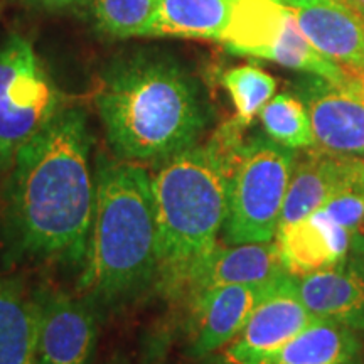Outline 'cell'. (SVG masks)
<instances>
[{
    "label": "cell",
    "mask_w": 364,
    "mask_h": 364,
    "mask_svg": "<svg viewBox=\"0 0 364 364\" xmlns=\"http://www.w3.org/2000/svg\"><path fill=\"white\" fill-rule=\"evenodd\" d=\"M361 353L356 332L329 318H314L263 364H356Z\"/></svg>",
    "instance_id": "obj_16"
},
{
    "label": "cell",
    "mask_w": 364,
    "mask_h": 364,
    "mask_svg": "<svg viewBox=\"0 0 364 364\" xmlns=\"http://www.w3.org/2000/svg\"><path fill=\"white\" fill-rule=\"evenodd\" d=\"M299 93L311 117L317 149L364 157V88L353 76L334 83L311 75L300 83Z\"/></svg>",
    "instance_id": "obj_9"
},
{
    "label": "cell",
    "mask_w": 364,
    "mask_h": 364,
    "mask_svg": "<svg viewBox=\"0 0 364 364\" xmlns=\"http://www.w3.org/2000/svg\"><path fill=\"white\" fill-rule=\"evenodd\" d=\"M39 299V364H91L98 324L88 299L66 292H43Z\"/></svg>",
    "instance_id": "obj_10"
},
{
    "label": "cell",
    "mask_w": 364,
    "mask_h": 364,
    "mask_svg": "<svg viewBox=\"0 0 364 364\" xmlns=\"http://www.w3.org/2000/svg\"><path fill=\"white\" fill-rule=\"evenodd\" d=\"M223 85L233 102L236 112L233 122L241 130L253 124L277 90L275 78L255 65L231 68L223 76Z\"/></svg>",
    "instance_id": "obj_21"
},
{
    "label": "cell",
    "mask_w": 364,
    "mask_h": 364,
    "mask_svg": "<svg viewBox=\"0 0 364 364\" xmlns=\"http://www.w3.org/2000/svg\"><path fill=\"white\" fill-rule=\"evenodd\" d=\"M26 364H39V363H38V359H36V356H34L33 359H29V361H27Z\"/></svg>",
    "instance_id": "obj_27"
},
{
    "label": "cell",
    "mask_w": 364,
    "mask_h": 364,
    "mask_svg": "<svg viewBox=\"0 0 364 364\" xmlns=\"http://www.w3.org/2000/svg\"><path fill=\"white\" fill-rule=\"evenodd\" d=\"M108 364H127L125 361H124V359H122L120 356H115V358H113L112 359V361L110 363H108Z\"/></svg>",
    "instance_id": "obj_26"
},
{
    "label": "cell",
    "mask_w": 364,
    "mask_h": 364,
    "mask_svg": "<svg viewBox=\"0 0 364 364\" xmlns=\"http://www.w3.org/2000/svg\"><path fill=\"white\" fill-rule=\"evenodd\" d=\"M309 43L348 75L364 71V16L348 0L289 2Z\"/></svg>",
    "instance_id": "obj_12"
},
{
    "label": "cell",
    "mask_w": 364,
    "mask_h": 364,
    "mask_svg": "<svg viewBox=\"0 0 364 364\" xmlns=\"http://www.w3.org/2000/svg\"><path fill=\"white\" fill-rule=\"evenodd\" d=\"M321 211L349 233H358L364 226V189H348L327 201Z\"/></svg>",
    "instance_id": "obj_22"
},
{
    "label": "cell",
    "mask_w": 364,
    "mask_h": 364,
    "mask_svg": "<svg viewBox=\"0 0 364 364\" xmlns=\"http://www.w3.org/2000/svg\"><path fill=\"white\" fill-rule=\"evenodd\" d=\"M220 43L238 56L267 59L334 83L349 80L343 68L309 43L295 11L285 0H233Z\"/></svg>",
    "instance_id": "obj_7"
},
{
    "label": "cell",
    "mask_w": 364,
    "mask_h": 364,
    "mask_svg": "<svg viewBox=\"0 0 364 364\" xmlns=\"http://www.w3.org/2000/svg\"><path fill=\"white\" fill-rule=\"evenodd\" d=\"M61 108V93L33 44L24 36L9 34L0 43V179Z\"/></svg>",
    "instance_id": "obj_6"
},
{
    "label": "cell",
    "mask_w": 364,
    "mask_h": 364,
    "mask_svg": "<svg viewBox=\"0 0 364 364\" xmlns=\"http://www.w3.org/2000/svg\"><path fill=\"white\" fill-rule=\"evenodd\" d=\"M161 0H91V16L100 33L113 38H147Z\"/></svg>",
    "instance_id": "obj_20"
},
{
    "label": "cell",
    "mask_w": 364,
    "mask_h": 364,
    "mask_svg": "<svg viewBox=\"0 0 364 364\" xmlns=\"http://www.w3.org/2000/svg\"><path fill=\"white\" fill-rule=\"evenodd\" d=\"M295 290V277L285 275L258 304L238 336L220 349V364H263L314 321Z\"/></svg>",
    "instance_id": "obj_8"
},
{
    "label": "cell",
    "mask_w": 364,
    "mask_h": 364,
    "mask_svg": "<svg viewBox=\"0 0 364 364\" xmlns=\"http://www.w3.org/2000/svg\"><path fill=\"white\" fill-rule=\"evenodd\" d=\"M275 238L287 272L304 277L339 267L349 250L351 233L318 209L304 220L279 228Z\"/></svg>",
    "instance_id": "obj_14"
},
{
    "label": "cell",
    "mask_w": 364,
    "mask_h": 364,
    "mask_svg": "<svg viewBox=\"0 0 364 364\" xmlns=\"http://www.w3.org/2000/svg\"><path fill=\"white\" fill-rule=\"evenodd\" d=\"M294 164L292 149L270 139L241 145L228 184V243H265L275 238Z\"/></svg>",
    "instance_id": "obj_5"
},
{
    "label": "cell",
    "mask_w": 364,
    "mask_h": 364,
    "mask_svg": "<svg viewBox=\"0 0 364 364\" xmlns=\"http://www.w3.org/2000/svg\"><path fill=\"white\" fill-rule=\"evenodd\" d=\"M22 6L41 12H65L88 6L91 0H17Z\"/></svg>",
    "instance_id": "obj_23"
},
{
    "label": "cell",
    "mask_w": 364,
    "mask_h": 364,
    "mask_svg": "<svg viewBox=\"0 0 364 364\" xmlns=\"http://www.w3.org/2000/svg\"><path fill=\"white\" fill-rule=\"evenodd\" d=\"M285 275L290 273L272 241L216 248L196 273L188 295L193 300L226 285H268Z\"/></svg>",
    "instance_id": "obj_13"
},
{
    "label": "cell",
    "mask_w": 364,
    "mask_h": 364,
    "mask_svg": "<svg viewBox=\"0 0 364 364\" xmlns=\"http://www.w3.org/2000/svg\"><path fill=\"white\" fill-rule=\"evenodd\" d=\"M39 299L16 279H0V364H26L36 356Z\"/></svg>",
    "instance_id": "obj_17"
},
{
    "label": "cell",
    "mask_w": 364,
    "mask_h": 364,
    "mask_svg": "<svg viewBox=\"0 0 364 364\" xmlns=\"http://www.w3.org/2000/svg\"><path fill=\"white\" fill-rule=\"evenodd\" d=\"M348 2H349V4H353V6L356 7L358 11L361 12L363 16H364V0H348Z\"/></svg>",
    "instance_id": "obj_24"
},
{
    "label": "cell",
    "mask_w": 364,
    "mask_h": 364,
    "mask_svg": "<svg viewBox=\"0 0 364 364\" xmlns=\"http://www.w3.org/2000/svg\"><path fill=\"white\" fill-rule=\"evenodd\" d=\"M95 103L113 154L130 162L167 161L198 144L209 124L199 81L159 53L117 59L103 73Z\"/></svg>",
    "instance_id": "obj_2"
},
{
    "label": "cell",
    "mask_w": 364,
    "mask_h": 364,
    "mask_svg": "<svg viewBox=\"0 0 364 364\" xmlns=\"http://www.w3.org/2000/svg\"><path fill=\"white\" fill-rule=\"evenodd\" d=\"M295 290L314 317L364 329V275L356 268L339 265L295 277Z\"/></svg>",
    "instance_id": "obj_15"
},
{
    "label": "cell",
    "mask_w": 364,
    "mask_h": 364,
    "mask_svg": "<svg viewBox=\"0 0 364 364\" xmlns=\"http://www.w3.org/2000/svg\"><path fill=\"white\" fill-rule=\"evenodd\" d=\"M289 2H314V0H289Z\"/></svg>",
    "instance_id": "obj_28"
},
{
    "label": "cell",
    "mask_w": 364,
    "mask_h": 364,
    "mask_svg": "<svg viewBox=\"0 0 364 364\" xmlns=\"http://www.w3.org/2000/svg\"><path fill=\"white\" fill-rule=\"evenodd\" d=\"M263 129L270 140L287 149L316 147L309 112L299 97L280 93L260 112Z\"/></svg>",
    "instance_id": "obj_19"
},
{
    "label": "cell",
    "mask_w": 364,
    "mask_h": 364,
    "mask_svg": "<svg viewBox=\"0 0 364 364\" xmlns=\"http://www.w3.org/2000/svg\"><path fill=\"white\" fill-rule=\"evenodd\" d=\"M97 198L78 289L112 307L156 282L159 228L152 179L139 162L98 157Z\"/></svg>",
    "instance_id": "obj_4"
},
{
    "label": "cell",
    "mask_w": 364,
    "mask_h": 364,
    "mask_svg": "<svg viewBox=\"0 0 364 364\" xmlns=\"http://www.w3.org/2000/svg\"><path fill=\"white\" fill-rule=\"evenodd\" d=\"M277 282L268 285H226L191 300L189 356L209 358L231 343Z\"/></svg>",
    "instance_id": "obj_11"
},
{
    "label": "cell",
    "mask_w": 364,
    "mask_h": 364,
    "mask_svg": "<svg viewBox=\"0 0 364 364\" xmlns=\"http://www.w3.org/2000/svg\"><path fill=\"white\" fill-rule=\"evenodd\" d=\"M243 145L233 120L208 144L161 162L152 179L159 228L156 284L167 297L188 295L196 273L218 248L228 215V184Z\"/></svg>",
    "instance_id": "obj_3"
},
{
    "label": "cell",
    "mask_w": 364,
    "mask_h": 364,
    "mask_svg": "<svg viewBox=\"0 0 364 364\" xmlns=\"http://www.w3.org/2000/svg\"><path fill=\"white\" fill-rule=\"evenodd\" d=\"M349 76H353V78H354V80H356V81H358V83H359V85H361V86H363V88H364V71H363V73H356V75H349Z\"/></svg>",
    "instance_id": "obj_25"
},
{
    "label": "cell",
    "mask_w": 364,
    "mask_h": 364,
    "mask_svg": "<svg viewBox=\"0 0 364 364\" xmlns=\"http://www.w3.org/2000/svg\"><path fill=\"white\" fill-rule=\"evenodd\" d=\"M86 113L63 107L19 150L7 176L2 235L16 257L83 265L97 184Z\"/></svg>",
    "instance_id": "obj_1"
},
{
    "label": "cell",
    "mask_w": 364,
    "mask_h": 364,
    "mask_svg": "<svg viewBox=\"0 0 364 364\" xmlns=\"http://www.w3.org/2000/svg\"><path fill=\"white\" fill-rule=\"evenodd\" d=\"M233 0H161L147 38L206 39L220 43Z\"/></svg>",
    "instance_id": "obj_18"
}]
</instances>
